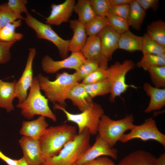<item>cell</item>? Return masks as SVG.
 Masks as SVG:
<instances>
[{"mask_svg":"<svg viewBox=\"0 0 165 165\" xmlns=\"http://www.w3.org/2000/svg\"><path fill=\"white\" fill-rule=\"evenodd\" d=\"M78 134L75 126L65 123L47 128L38 140L45 160L57 155Z\"/></svg>","mask_w":165,"mask_h":165,"instance_id":"cell-1","label":"cell"},{"mask_svg":"<svg viewBox=\"0 0 165 165\" xmlns=\"http://www.w3.org/2000/svg\"><path fill=\"white\" fill-rule=\"evenodd\" d=\"M41 90L45 93L49 101L65 107L69 91L72 87L79 82L74 73L70 74L66 72L57 74L53 81L42 74L37 77Z\"/></svg>","mask_w":165,"mask_h":165,"instance_id":"cell-2","label":"cell"},{"mask_svg":"<svg viewBox=\"0 0 165 165\" xmlns=\"http://www.w3.org/2000/svg\"><path fill=\"white\" fill-rule=\"evenodd\" d=\"M40 90L38 79L34 77L27 98L23 102L17 104L16 107L21 109L22 115L27 119H31L37 115L56 122V116L50 108L49 100L42 95Z\"/></svg>","mask_w":165,"mask_h":165,"instance_id":"cell-3","label":"cell"},{"mask_svg":"<svg viewBox=\"0 0 165 165\" xmlns=\"http://www.w3.org/2000/svg\"><path fill=\"white\" fill-rule=\"evenodd\" d=\"M90 135L86 128L67 144L56 156L46 159L42 165H72L91 146Z\"/></svg>","mask_w":165,"mask_h":165,"instance_id":"cell-4","label":"cell"},{"mask_svg":"<svg viewBox=\"0 0 165 165\" xmlns=\"http://www.w3.org/2000/svg\"><path fill=\"white\" fill-rule=\"evenodd\" d=\"M54 109L62 111L65 114L68 121L76 124L78 128V134L87 129L92 135L97 133V129L101 116L104 110L99 104L93 102L86 109L79 114H73L68 112L65 107L55 103L53 106Z\"/></svg>","mask_w":165,"mask_h":165,"instance_id":"cell-5","label":"cell"},{"mask_svg":"<svg viewBox=\"0 0 165 165\" xmlns=\"http://www.w3.org/2000/svg\"><path fill=\"white\" fill-rule=\"evenodd\" d=\"M134 116L130 114L123 118L114 120L104 114L99 122L97 133L111 147L116 144L126 131L130 130L134 124Z\"/></svg>","mask_w":165,"mask_h":165,"instance_id":"cell-6","label":"cell"},{"mask_svg":"<svg viewBox=\"0 0 165 165\" xmlns=\"http://www.w3.org/2000/svg\"><path fill=\"white\" fill-rule=\"evenodd\" d=\"M135 66L132 60H127L122 63L116 61L106 69V79L110 87L109 99L111 102H114L116 98L120 96L128 88H137L133 85L127 84L126 81L127 74L134 69Z\"/></svg>","mask_w":165,"mask_h":165,"instance_id":"cell-7","label":"cell"},{"mask_svg":"<svg viewBox=\"0 0 165 165\" xmlns=\"http://www.w3.org/2000/svg\"><path fill=\"white\" fill-rule=\"evenodd\" d=\"M26 15L25 22L35 32L37 38L47 40L54 44L62 58L68 57L70 40H65L60 37L52 29L51 25L39 21L29 13Z\"/></svg>","mask_w":165,"mask_h":165,"instance_id":"cell-8","label":"cell"},{"mask_svg":"<svg viewBox=\"0 0 165 165\" xmlns=\"http://www.w3.org/2000/svg\"><path fill=\"white\" fill-rule=\"evenodd\" d=\"M130 130L129 133L123 135L120 141L126 143L136 138L144 141L153 140L165 147V135L159 130L155 120L152 117L146 119L141 125L134 124Z\"/></svg>","mask_w":165,"mask_h":165,"instance_id":"cell-9","label":"cell"},{"mask_svg":"<svg viewBox=\"0 0 165 165\" xmlns=\"http://www.w3.org/2000/svg\"><path fill=\"white\" fill-rule=\"evenodd\" d=\"M86 60L80 52L72 53L67 57L60 61H55L48 55L44 57L41 66L46 73L53 74L64 68L76 70Z\"/></svg>","mask_w":165,"mask_h":165,"instance_id":"cell-10","label":"cell"},{"mask_svg":"<svg viewBox=\"0 0 165 165\" xmlns=\"http://www.w3.org/2000/svg\"><path fill=\"white\" fill-rule=\"evenodd\" d=\"M36 50L34 47L30 48L25 66L22 74L15 85L16 97L18 104L23 102L28 96V92L32 83L33 78V64Z\"/></svg>","mask_w":165,"mask_h":165,"instance_id":"cell-11","label":"cell"},{"mask_svg":"<svg viewBox=\"0 0 165 165\" xmlns=\"http://www.w3.org/2000/svg\"><path fill=\"white\" fill-rule=\"evenodd\" d=\"M108 156L114 160L118 157L117 150L110 147L98 135L95 141L82 155L75 163L77 165H83L92 160L102 156Z\"/></svg>","mask_w":165,"mask_h":165,"instance_id":"cell-12","label":"cell"},{"mask_svg":"<svg viewBox=\"0 0 165 165\" xmlns=\"http://www.w3.org/2000/svg\"><path fill=\"white\" fill-rule=\"evenodd\" d=\"M23 156L28 165H42L45 159L38 140L23 136L19 140Z\"/></svg>","mask_w":165,"mask_h":165,"instance_id":"cell-13","label":"cell"},{"mask_svg":"<svg viewBox=\"0 0 165 165\" xmlns=\"http://www.w3.org/2000/svg\"><path fill=\"white\" fill-rule=\"evenodd\" d=\"M75 4L74 0H66L58 4H52L50 14L46 18L45 23L58 26L63 23L68 22L74 11Z\"/></svg>","mask_w":165,"mask_h":165,"instance_id":"cell-14","label":"cell"},{"mask_svg":"<svg viewBox=\"0 0 165 165\" xmlns=\"http://www.w3.org/2000/svg\"><path fill=\"white\" fill-rule=\"evenodd\" d=\"M80 52L86 59L97 62L100 67L107 69L108 61L104 57L98 35L88 36Z\"/></svg>","mask_w":165,"mask_h":165,"instance_id":"cell-15","label":"cell"},{"mask_svg":"<svg viewBox=\"0 0 165 165\" xmlns=\"http://www.w3.org/2000/svg\"><path fill=\"white\" fill-rule=\"evenodd\" d=\"M98 35L101 42L103 55L108 61L112 58L115 51L118 49L120 34L108 25Z\"/></svg>","mask_w":165,"mask_h":165,"instance_id":"cell-16","label":"cell"},{"mask_svg":"<svg viewBox=\"0 0 165 165\" xmlns=\"http://www.w3.org/2000/svg\"><path fill=\"white\" fill-rule=\"evenodd\" d=\"M143 89L146 94L150 98L149 103L144 112L149 113L160 110L165 106V88H157L146 82L143 85Z\"/></svg>","mask_w":165,"mask_h":165,"instance_id":"cell-17","label":"cell"},{"mask_svg":"<svg viewBox=\"0 0 165 165\" xmlns=\"http://www.w3.org/2000/svg\"><path fill=\"white\" fill-rule=\"evenodd\" d=\"M69 26L73 31V35L70 40L69 51L80 52L87 38L85 25L78 20H73L69 21Z\"/></svg>","mask_w":165,"mask_h":165,"instance_id":"cell-18","label":"cell"},{"mask_svg":"<svg viewBox=\"0 0 165 165\" xmlns=\"http://www.w3.org/2000/svg\"><path fill=\"white\" fill-rule=\"evenodd\" d=\"M48 126L45 117L40 116L34 120L23 121L20 133L23 136L38 140Z\"/></svg>","mask_w":165,"mask_h":165,"instance_id":"cell-19","label":"cell"},{"mask_svg":"<svg viewBox=\"0 0 165 165\" xmlns=\"http://www.w3.org/2000/svg\"><path fill=\"white\" fill-rule=\"evenodd\" d=\"M74 105L81 112L87 108L93 102L81 83L78 82L71 89L68 96Z\"/></svg>","mask_w":165,"mask_h":165,"instance_id":"cell-20","label":"cell"},{"mask_svg":"<svg viewBox=\"0 0 165 165\" xmlns=\"http://www.w3.org/2000/svg\"><path fill=\"white\" fill-rule=\"evenodd\" d=\"M156 158L148 152L138 150L125 156L117 165H156Z\"/></svg>","mask_w":165,"mask_h":165,"instance_id":"cell-21","label":"cell"},{"mask_svg":"<svg viewBox=\"0 0 165 165\" xmlns=\"http://www.w3.org/2000/svg\"><path fill=\"white\" fill-rule=\"evenodd\" d=\"M17 81L4 82L0 79V108L5 109L8 112L14 109L13 101L16 97L15 85Z\"/></svg>","mask_w":165,"mask_h":165,"instance_id":"cell-22","label":"cell"},{"mask_svg":"<svg viewBox=\"0 0 165 165\" xmlns=\"http://www.w3.org/2000/svg\"><path fill=\"white\" fill-rule=\"evenodd\" d=\"M142 42V36L136 35L129 30L120 34L118 49L130 52L136 51H141Z\"/></svg>","mask_w":165,"mask_h":165,"instance_id":"cell-23","label":"cell"},{"mask_svg":"<svg viewBox=\"0 0 165 165\" xmlns=\"http://www.w3.org/2000/svg\"><path fill=\"white\" fill-rule=\"evenodd\" d=\"M129 5L127 20L130 26L136 30H140L146 15V11L136 0H132Z\"/></svg>","mask_w":165,"mask_h":165,"instance_id":"cell-24","label":"cell"},{"mask_svg":"<svg viewBox=\"0 0 165 165\" xmlns=\"http://www.w3.org/2000/svg\"><path fill=\"white\" fill-rule=\"evenodd\" d=\"M22 20L18 19L10 23L0 30V41L7 42L20 41L23 38V34L15 32L16 28L21 26Z\"/></svg>","mask_w":165,"mask_h":165,"instance_id":"cell-25","label":"cell"},{"mask_svg":"<svg viewBox=\"0 0 165 165\" xmlns=\"http://www.w3.org/2000/svg\"><path fill=\"white\" fill-rule=\"evenodd\" d=\"M74 11L78 15V20L84 25L96 16L91 6L90 0H78L74 6Z\"/></svg>","mask_w":165,"mask_h":165,"instance_id":"cell-26","label":"cell"},{"mask_svg":"<svg viewBox=\"0 0 165 165\" xmlns=\"http://www.w3.org/2000/svg\"><path fill=\"white\" fill-rule=\"evenodd\" d=\"M149 36L165 47V22L159 20L147 26L146 33Z\"/></svg>","mask_w":165,"mask_h":165,"instance_id":"cell-27","label":"cell"},{"mask_svg":"<svg viewBox=\"0 0 165 165\" xmlns=\"http://www.w3.org/2000/svg\"><path fill=\"white\" fill-rule=\"evenodd\" d=\"M81 83L92 98L97 96L105 95L110 92V86L107 79L91 84Z\"/></svg>","mask_w":165,"mask_h":165,"instance_id":"cell-28","label":"cell"},{"mask_svg":"<svg viewBox=\"0 0 165 165\" xmlns=\"http://www.w3.org/2000/svg\"><path fill=\"white\" fill-rule=\"evenodd\" d=\"M143 37L141 51L143 55L165 54V47L149 36L145 33Z\"/></svg>","mask_w":165,"mask_h":165,"instance_id":"cell-29","label":"cell"},{"mask_svg":"<svg viewBox=\"0 0 165 165\" xmlns=\"http://www.w3.org/2000/svg\"><path fill=\"white\" fill-rule=\"evenodd\" d=\"M136 65L138 68H143L145 71L151 67L165 66V54L143 55Z\"/></svg>","mask_w":165,"mask_h":165,"instance_id":"cell-30","label":"cell"},{"mask_svg":"<svg viewBox=\"0 0 165 165\" xmlns=\"http://www.w3.org/2000/svg\"><path fill=\"white\" fill-rule=\"evenodd\" d=\"M108 25L106 17L96 15L85 25L87 35L88 36L98 35Z\"/></svg>","mask_w":165,"mask_h":165,"instance_id":"cell-31","label":"cell"},{"mask_svg":"<svg viewBox=\"0 0 165 165\" xmlns=\"http://www.w3.org/2000/svg\"><path fill=\"white\" fill-rule=\"evenodd\" d=\"M154 86L160 88L165 87V66H156L148 68Z\"/></svg>","mask_w":165,"mask_h":165,"instance_id":"cell-32","label":"cell"},{"mask_svg":"<svg viewBox=\"0 0 165 165\" xmlns=\"http://www.w3.org/2000/svg\"><path fill=\"white\" fill-rule=\"evenodd\" d=\"M108 25L121 34L129 30L130 26L127 19L109 14L106 17Z\"/></svg>","mask_w":165,"mask_h":165,"instance_id":"cell-33","label":"cell"},{"mask_svg":"<svg viewBox=\"0 0 165 165\" xmlns=\"http://www.w3.org/2000/svg\"><path fill=\"white\" fill-rule=\"evenodd\" d=\"M99 67L98 64L96 61L86 59L74 73L78 82L82 80Z\"/></svg>","mask_w":165,"mask_h":165,"instance_id":"cell-34","label":"cell"},{"mask_svg":"<svg viewBox=\"0 0 165 165\" xmlns=\"http://www.w3.org/2000/svg\"><path fill=\"white\" fill-rule=\"evenodd\" d=\"M0 5V30L10 23L18 19L24 20V17L14 13L6 6L4 3Z\"/></svg>","mask_w":165,"mask_h":165,"instance_id":"cell-35","label":"cell"},{"mask_svg":"<svg viewBox=\"0 0 165 165\" xmlns=\"http://www.w3.org/2000/svg\"><path fill=\"white\" fill-rule=\"evenodd\" d=\"M91 6L97 16L107 17L111 7L109 0H90Z\"/></svg>","mask_w":165,"mask_h":165,"instance_id":"cell-36","label":"cell"},{"mask_svg":"<svg viewBox=\"0 0 165 165\" xmlns=\"http://www.w3.org/2000/svg\"><path fill=\"white\" fill-rule=\"evenodd\" d=\"M28 3L26 0H9L7 3H4L6 6L15 14L22 16L24 13L27 14L28 12L26 5Z\"/></svg>","mask_w":165,"mask_h":165,"instance_id":"cell-37","label":"cell"},{"mask_svg":"<svg viewBox=\"0 0 165 165\" xmlns=\"http://www.w3.org/2000/svg\"><path fill=\"white\" fill-rule=\"evenodd\" d=\"M107 69L99 68L84 78L81 83L85 84H91L106 79Z\"/></svg>","mask_w":165,"mask_h":165,"instance_id":"cell-38","label":"cell"},{"mask_svg":"<svg viewBox=\"0 0 165 165\" xmlns=\"http://www.w3.org/2000/svg\"><path fill=\"white\" fill-rule=\"evenodd\" d=\"M16 42L0 41V64H6L10 61L11 56L10 50Z\"/></svg>","mask_w":165,"mask_h":165,"instance_id":"cell-39","label":"cell"},{"mask_svg":"<svg viewBox=\"0 0 165 165\" xmlns=\"http://www.w3.org/2000/svg\"><path fill=\"white\" fill-rule=\"evenodd\" d=\"M129 9V5L111 6L109 14L127 19Z\"/></svg>","mask_w":165,"mask_h":165,"instance_id":"cell-40","label":"cell"},{"mask_svg":"<svg viewBox=\"0 0 165 165\" xmlns=\"http://www.w3.org/2000/svg\"><path fill=\"white\" fill-rule=\"evenodd\" d=\"M142 8L145 11L150 8L155 11L158 9L159 1L158 0H136Z\"/></svg>","mask_w":165,"mask_h":165,"instance_id":"cell-41","label":"cell"},{"mask_svg":"<svg viewBox=\"0 0 165 165\" xmlns=\"http://www.w3.org/2000/svg\"><path fill=\"white\" fill-rule=\"evenodd\" d=\"M83 165H117L107 156L97 158Z\"/></svg>","mask_w":165,"mask_h":165,"instance_id":"cell-42","label":"cell"},{"mask_svg":"<svg viewBox=\"0 0 165 165\" xmlns=\"http://www.w3.org/2000/svg\"><path fill=\"white\" fill-rule=\"evenodd\" d=\"M0 158L8 165H18V160L12 159L5 155L0 151Z\"/></svg>","mask_w":165,"mask_h":165,"instance_id":"cell-43","label":"cell"},{"mask_svg":"<svg viewBox=\"0 0 165 165\" xmlns=\"http://www.w3.org/2000/svg\"><path fill=\"white\" fill-rule=\"evenodd\" d=\"M132 0H109L111 6L129 5Z\"/></svg>","mask_w":165,"mask_h":165,"instance_id":"cell-44","label":"cell"},{"mask_svg":"<svg viewBox=\"0 0 165 165\" xmlns=\"http://www.w3.org/2000/svg\"><path fill=\"white\" fill-rule=\"evenodd\" d=\"M156 165H165V153H163L156 159Z\"/></svg>","mask_w":165,"mask_h":165,"instance_id":"cell-45","label":"cell"},{"mask_svg":"<svg viewBox=\"0 0 165 165\" xmlns=\"http://www.w3.org/2000/svg\"><path fill=\"white\" fill-rule=\"evenodd\" d=\"M17 160L18 165H28L23 157Z\"/></svg>","mask_w":165,"mask_h":165,"instance_id":"cell-46","label":"cell"},{"mask_svg":"<svg viewBox=\"0 0 165 165\" xmlns=\"http://www.w3.org/2000/svg\"><path fill=\"white\" fill-rule=\"evenodd\" d=\"M72 165H77L75 163V164H73Z\"/></svg>","mask_w":165,"mask_h":165,"instance_id":"cell-47","label":"cell"},{"mask_svg":"<svg viewBox=\"0 0 165 165\" xmlns=\"http://www.w3.org/2000/svg\"><path fill=\"white\" fill-rule=\"evenodd\" d=\"M0 8H1V6H0Z\"/></svg>","mask_w":165,"mask_h":165,"instance_id":"cell-48","label":"cell"}]
</instances>
